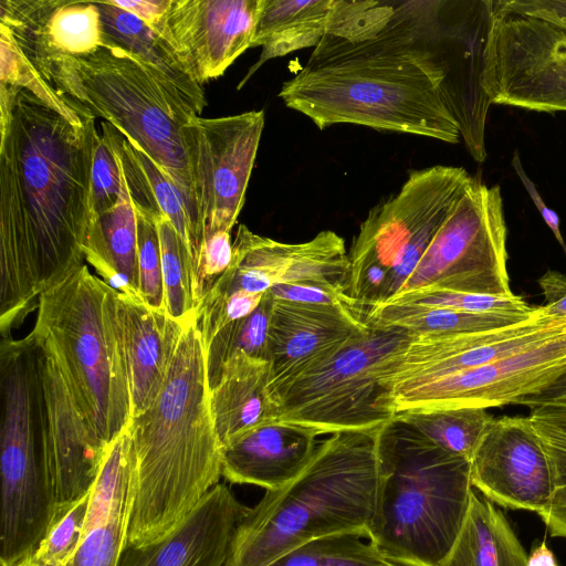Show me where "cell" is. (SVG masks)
I'll use <instances>...</instances> for the list:
<instances>
[{
  "label": "cell",
  "mask_w": 566,
  "mask_h": 566,
  "mask_svg": "<svg viewBox=\"0 0 566 566\" xmlns=\"http://www.w3.org/2000/svg\"><path fill=\"white\" fill-rule=\"evenodd\" d=\"M94 116L76 124L29 91L0 84V332L84 264Z\"/></svg>",
  "instance_id": "cell-1"
},
{
  "label": "cell",
  "mask_w": 566,
  "mask_h": 566,
  "mask_svg": "<svg viewBox=\"0 0 566 566\" xmlns=\"http://www.w3.org/2000/svg\"><path fill=\"white\" fill-rule=\"evenodd\" d=\"M394 2L389 23L373 39L325 34L279 97L319 129L354 124L457 144L461 134L440 94L442 78Z\"/></svg>",
  "instance_id": "cell-2"
},
{
  "label": "cell",
  "mask_w": 566,
  "mask_h": 566,
  "mask_svg": "<svg viewBox=\"0 0 566 566\" xmlns=\"http://www.w3.org/2000/svg\"><path fill=\"white\" fill-rule=\"evenodd\" d=\"M128 430L136 484L127 545L138 547L171 532L222 476L197 318L185 325L155 401Z\"/></svg>",
  "instance_id": "cell-3"
},
{
  "label": "cell",
  "mask_w": 566,
  "mask_h": 566,
  "mask_svg": "<svg viewBox=\"0 0 566 566\" xmlns=\"http://www.w3.org/2000/svg\"><path fill=\"white\" fill-rule=\"evenodd\" d=\"M376 431L333 433L295 479L265 491L238 525L226 566H269L333 534L367 538L377 482Z\"/></svg>",
  "instance_id": "cell-4"
},
{
  "label": "cell",
  "mask_w": 566,
  "mask_h": 566,
  "mask_svg": "<svg viewBox=\"0 0 566 566\" xmlns=\"http://www.w3.org/2000/svg\"><path fill=\"white\" fill-rule=\"evenodd\" d=\"M376 458L367 538L397 565L441 566L470 507V461L396 416L376 431Z\"/></svg>",
  "instance_id": "cell-5"
},
{
  "label": "cell",
  "mask_w": 566,
  "mask_h": 566,
  "mask_svg": "<svg viewBox=\"0 0 566 566\" xmlns=\"http://www.w3.org/2000/svg\"><path fill=\"white\" fill-rule=\"evenodd\" d=\"M32 331L55 359L80 412L108 446L132 420L119 291L83 264L40 295Z\"/></svg>",
  "instance_id": "cell-6"
},
{
  "label": "cell",
  "mask_w": 566,
  "mask_h": 566,
  "mask_svg": "<svg viewBox=\"0 0 566 566\" xmlns=\"http://www.w3.org/2000/svg\"><path fill=\"white\" fill-rule=\"evenodd\" d=\"M44 347L32 331L0 345V564L39 548L57 507L46 438Z\"/></svg>",
  "instance_id": "cell-7"
},
{
  "label": "cell",
  "mask_w": 566,
  "mask_h": 566,
  "mask_svg": "<svg viewBox=\"0 0 566 566\" xmlns=\"http://www.w3.org/2000/svg\"><path fill=\"white\" fill-rule=\"evenodd\" d=\"M45 81L95 118L134 139L165 170L189 210L196 259L202 238L187 126L195 116L175 104L136 57L113 44L60 62Z\"/></svg>",
  "instance_id": "cell-8"
},
{
  "label": "cell",
  "mask_w": 566,
  "mask_h": 566,
  "mask_svg": "<svg viewBox=\"0 0 566 566\" xmlns=\"http://www.w3.org/2000/svg\"><path fill=\"white\" fill-rule=\"evenodd\" d=\"M409 337L400 328L369 327L277 396L279 420L307 428L317 436L378 430L396 411L391 394L379 382L375 367Z\"/></svg>",
  "instance_id": "cell-9"
},
{
  "label": "cell",
  "mask_w": 566,
  "mask_h": 566,
  "mask_svg": "<svg viewBox=\"0 0 566 566\" xmlns=\"http://www.w3.org/2000/svg\"><path fill=\"white\" fill-rule=\"evenodd\" d=\"M473 179L462 167L413 170L395 196L369 211L348 253L347 294L360 312L380 304L389 273L406 250L440 229Z\"/></svg>",
  "instance_id": "cell-10"
},
{
  "label": "cell",
  "mask_w": 566,
  "mask_h": 566,
  "mask_svg": "<svg viewBox=\"0 0 566 566\" xmlns=\"http://www.w3.org/2000/svg\"><path fill=\"white\" fill-rule=\"evenodd\" d=\"M410 28L440 74V94L472 158H486L491 102L483 81L493 0L400 1Z\"/></svg>",
  "instance_id": "cell-11"
},
{
  "label": "cell",
  "mask_w": 566,
  "mask_h": 566,
  "mask_svg": "<svg viewBox=\"0 0 566 566\" xmlns=\"http://www.w3.org/2000/svg\"><path fill=\"white\" fill-rule=\"evenodd\" d=\"M506 261L501 189L473 179L396 295L440 289L511 296Z\"/></svg>",
  "instance_id": "cell-12"
},
{
  "label": "cell",
  "mask_w": 566,
  "mask_h": 566,
  "mask_svg": "<svg viewBox=\"0 0 566 566\" xmlns=\"http://www.w3.org/2000/svg\"><path fill=\"white\" fill-rule=\"evenodd\" d=\"M483 86L491 104L566 112V27L493 0Z\"/></svg>",
  "instance_id": "cell-13"
},
{
  "label": "cell",
  "mask_w": 566,
  "mask_h": 566,
  "mask_svg": "<svg viewBox=\"0 0 566 566\" xmlns=\"http://www.w3.org/2000/svg\"><path fill=\"white\" fill-rule=\"evenodd\" d=\"M187 126L203 240L216 231L231 232L238 220L264 128V112L195 116Z\"/></svg>",
  "instance_id": "cell-14"
},
{
  "label": "cell",
  "mask_w": 566,
  "mask_h": 566,
  "mask_svg": "<svg viewBox=\"0 0 566 566\" xmlns=\"http://www.w3.org/2000/svg\"><path fill=\"white\" fill-rule=\"evenodd\" d=\"M566 327V316L541 305L518 324L455 335H413L376 367L379 382L391 394L482 366L523 350Z\"/></svg>",
  "instance_id": "cell-15"
},
{
  "label": "cell",
  "mask_w": 566,
  "mask_h": 566,
  "mask_svg": "<svg viewBox=\"0 0 566 566\" xmlns=\"http://www.w3.org/2000/svg\"><path fill=\"white\" fill-rule=\"evenodd\" d=\"M566 370V327L523 350L392 395L407 409L501 407L535 394Z\"/></svg>",
  "instance_id": "cell-16"
},
{
  "label": "cell",
  "mask_w": 566,
  "mask_h": 566,
  "mask_svg": "<svg viewBox=\"0 0 566 566\" xmlns=\"http://www.w3.org/2000/svg\"><path fill=\"white\" fill-rule=\"evenodd\" d=\"M349 265L345 241L334 231H321L303 243H283L240 224L232 242L231 263L205 297L238 291L263 294L275 285L300 283L347 292Z\"/></svg>",
  "instance_id": "cell-17"
},
{
  "label": "cell",
  "mask_w": 566,
  "mask_h": 566,
  "mask_svg": "<svg viewBox=\"0 0 566 566\" xmlns=\"http://www.w3.org/2000/svg\"><path fill=\"white\" fill-rule=\"evenodd\" d=\"M470 468L472 486L492 503L538 515L551 503L552 460L530 416L492 418Z\"/></svg>",
  "instance_id": "cell-18"
},
{
  "label": "cell",
  "mask_w": 566,
  "mask_h": 566,
  "mask_svg": "<svg viewBox=\"0 0 566 566\" xmlns=\"http://www.w3.org/2000/svg\"><path fill=\"white\" fill-rule=\"evenodd\" d=\"M265 0H169L154 30L201 86L251 48Z\"/></svg>",
  "instance_id": "cell-19"
},
{
  "label": "cell",
  "mask_w": 566,
  "mask_h": 566,
  "mask_svg": "<svg viewBox=\"0 0 566 566\" xmlns=\"http://www.w3.org/2000/svg\"><path fill=\"white\" fill-rule=\"evenodd\" d=\"M368 331L355 313L273 298L268 358L274 400L292 382L327 363Z\"/></svg>",
  "instance_id": "cell-20"
},
{
  "label": "cell",
  "mask_w": 566,
  "mask_h": 566,
  "mask_svg": "<svg viewBox=\"0 0 566 566\" xmlns=\"http://www.w3.org/2000/svg\"><path fill=\"white\" fill-rule=\"evenodd\" d=\"M0 27L44 80L60 62L105 44L95 1L0 0Z\"/></svg>",
  "instance_id": "cell-21"
},
{
  "label": "cell",
  "mask_w": 566,
  "mask_h": 566,
  "mask_svg": "<svg viewBox=\"0 0 566 566\" xmlns=\"http://www.w3.org/2000/svg\"><path fill=\"white\" fill-rule=\"evenodd\" d=\"M249 509L219 483L171 532L148 545H127L118 566H226Z\"/></svg>",
  "instance_id": "cell-22"
},
{
  "label": "cell",
  "mask_w": 566,
  "mask_h": 566,
  "mask_svg": "<svg viewBox=\"0 0 566 566\" xmlns=\"http://www.w3.org/2000/svg\"><path fill=\"white\" fill-rule=\"evenodd\" d=\"M135 484V460L127 427L106 449L90 492L80 544L65 566H118L127 546Z\"/></svg>",
  "instance_id": "cell-23"
},
{
  "label": "cell",
  "mask_w": 566,
  "mask_h": 566,
  "mask_svg": "<svg viewBox=\"0 0 566 566\" xmlns=\"http://www.w3.org/2000/svg\"><path fill=\"white\" fill-rule=\"evenodd\" d=\"M43 347L48 448L62 505L91 491L108 446L80 412L55 359Z\"/></svg>",
  "instance_id": "cell-24"
},
{
  "label": "cell",
  "mask_w": 566,
  "mask_h": 566,
  "mask_svg": "<svg viewBox=\"0 0 566 566\" xmlns=\"http://www.w3.org/2000/svg\"><path fill=\"white\" fill-rule=\"evenodd\" d=\"M316 437L307 428L280 420L252 429L221 448L222 476L266 491L281 489L308 464Z\"/></svg>",
  "instance_id": "cell-25"
},
{
  "label": "cell",
  "mask_w": 566,
  "mask_h": 566,
  "mask_svg": "<svg viewBox=\"0 0 566 566\" xmlns=\"http://www.w3.org/2000/svg\"><path fill=\"white\" fill-rule=\"evenodd\" d=\"M119 307L134 418L158 396L186 324L120 292Z\"/></svg>",
  "instance_id": "cell-26"
},
{
  "label": "cell",
  "mask_w": 566,
  "mask_h": 566,
  "mask_svg": "<svg viewBox=\"0 0 566 566\" xmlns=\"http://www.w3.org/2000/svg\"><path fill=\"white\" fill-rule=\"evenodd\" d=\"M102 18L104 43L137 59L169 98L193 116L207 106L203 86L187 72L171 48L150 27L111 0L95 1Z\"/></svg>",
  "instance_id": "cell-27"
},
{
  "label": "cell",
  "mask_w": 566,
  "mask_h": 566,
  "mask_svg": "<svg viewBox=\"0 0 566 566\" xmlns=\"http://www.w3.org/2000/svg\"><path fill=\"white\" fill-rule=\"evenodd\" d=\"M268 360L237 353L222 367L210 390L216 432L221 448L237 437L277 421L279 405L271 394Z\"/></svg>",
  "instance_id": "cell-28"
},
{
  "label": "cell",
  "mask_w": 566,
  "mask_h": 566,
  "mask_svg": "<svg viewBox=\"0 0 566 566\" xmlns=\"http://www.w3.org/2000/svg\"><path fill=\"white\" fill-rule=\"evenodd\" d=\"M122 175L116 205L101 216L90 214L84 255L106 283L140 298L136 212L123 169Z\"/></svg>",
  "instance_id": "cell-29"
},
{
  "label": "cell",
  "mask_w": 566,
  "mask_h": 566,
  "mask_svg": "<svg viewBox=\"0 0 566 566\" xmlns=\"http://www.w3.org/2000/svg\"><path fill=\"white\" fill-rule=\"evenodd\" d=\"M101 127L119 159L133 202L150 213L165 214L187 243L195 261L192 220L174 181L134 139L107 122H102Z\"/></svg>",
  "instance_id": "cell-30"
},
{
  "label": "cell",
  "mask_w": 566,
  "mask_h": 566,
  "mask_svg": "<svg viewBox=\"0 0 566 566\" xmlns=\"http://www.w3.org/2000/svg\"><path fill=\"white\" fill-rule=\"evenodd\" d=\"M332 4L333 0H265L251 45L262 51L237 88L269 60L315 48L327 34Z\"/></svg>",
  "instance_id": "cell-31"
},
{
  "label": "cell",
  "mask_w": 566,
  "mask_h": 566,
  "mask_svg": "<svg viewBox=\"0 0 566 566\" xmlns=\"http://www.w3.org/2000/svg\"><path fill=\"white\" fill-rule=\"evenodd\" d=\"M441 566H527V555L504 514L473 491L463 526Z\"/></svg>",
  "instance_id": "cell-32"
},
{
  "label": "cell",
  "mask_w": 566,
  "mask_h": 566,
  "mask_svg": "<svg viewBox=\"0 0 566 566\" xmlns=\"http://www.w3.org/2000/svg\"><path fill=\"white\" fill-rule=\"evenodd\" d=\"M528 314L471 313L419 304H381L364 317L370 328L396 327L413 335H455L509 327L533 316Z\"/></svg>",
  "instance_id": "cell-33"
},
{
  "label": "cell",
  "mask_w": 566,
  "mask_h": 566,
  "mask_svg": "<svg viewBox=\"0 0 566 566\" xmlns=\"http://www.w3.org/2000/svg\"><path fill=\"white\" fill-rule=\"evenodd\" d=\"M151 214L160 241L165 311L174 319L187 324L197 318L200 306L195 261L170 220L163 213Z\"/></svg>",
  "instance_id": "cell-34"
},
{
  "label": "cell",
  "mask_w": 566,
  "mask_h": 566,
  "mask_svg": "<svg viewBox=\"0 0 566 566\" xmlns=\"http://www.w3.org/2000/svg\"><path fill=\"white\" fill-rule=\"evenodd\" d=\"M442 449L471 460L493 418L485 408L407 409L395 415Z\"/></svg>",
  "instance_id": "cell-35"
},
{
  "label": "cell",
  "mask_w": 566,
  "mask_h": 566,
  "mask_svg": "<svg viewBox=\"0 0 566 566\" xmlns=\"http://www.w3.org/2000/svg\"><path fill=\"white\" fill-rule=\"evenodd\" d=\"M272 304L273 297L268 291L253 313L224 326L206 347L210 390L217 386L223 365L237 353L269 361L268 331Z\"/></svg>",
  "instance_id": "cell-36"
},
{
  "label": "cell",
  "mask_w": 566,
  "mask_h": 566,
  "mask_svg": "<svg viewBox=\"0 0 566 566\" xmlns=\"http://www.w3.org/2000/svg\"><path fill=\"white\" fill-rule=\"evenodd\" d=\"M361 537L354 533L318 537L283 554L269 566H398Z\"/></svg>",
  "instance_id": "cell-37"
},
{
  "label": "cell",
  "mask_w": 566,
  "mask_h": 566,
  "mask_svg": "<svg viewBox=\"0 0 566 566\" xmlns=\"http://www.w3.org/2000/svg\"><path fill=\"white\" fill-rule=\"evenodd\" d=\"M0 84L24 88L48 106L73 123L83 124L87 116L81 107L54 90L33 67L12 40L0 27Z\"/></svg>",
  "instance_id": "cell-38"
},
{
  "label": "cell",
  "mask_w": 566,
  "mask_h": 566,
  "mask_svg": "<svg viewBox=\"0 0 566 566\" xmlns=\"http://www.w3.org/2000/svg\"><path fill=\"white\" fill-rule=\"evenodd\" d=\"M384 304H419L471 313L528 314L535 307L522 296H495L451 290L422 289L396 295ZM381 305V304H380Z\"/></svg>",
  "instance_id": "cell-39"
},
{
  "label": "cell",
  "mask_w": 566,
  "mask_h": 566,
  "mask_svg": "<svg viewBox=\"0 0 566 566\" xmlns=\"http://www.w3.org/2000/svg\"><path fill=\"white\" fill-rule=\"evenodd\" d=\"M394 1L333 0L327 34L359 42L375 38L389 23Z\"/></svg>",
  "instance_id": "cell-40"
},
{
  "label": "cell",
  "mask_w": 566,
  "mask_h": 566,
  "mask_svg": "<svg viewBox=\"0 0 566 566\" xmlns=\"http://www.w3.org/2000/svg\"><path fill=\"white\" fill-rule=\"evenodd\" d=\"M90 492L73 502L57 505L46 534L33 555L49 563L66 565L83 534Z\"/></svg>",
  "instance_id": "cell-41"
},
{
  "label": "cell",
  "mask_w": 566,
  "mask_h": 566,
  "mask_svg": "<svg viewBox=\"0 0 566 566\" xmlns=\"http://www.w3.org/2000/svg\"><path fill=\"white\" fill-rule=\"evenodd\" d=\"M133 205L137 220L140 298L148 306L165 311L161 250L157 224L151 213L134 202Z\"/></svg>",
  "instance_id": "cell-42"
},
{
  "label": "cell",
  "mask_w": 566,
  "mask_h": 566,
  "mask_svg": "<svg viewBox=\"0 0 566 566\" xmlns=\"http://www.w3.org/2000/svg\"><path fill=\"white\" fill-rule=\"evenodd\" d=\"M549 454L554 491L547 510L539 516L552 536L566 537V432L530 415Z\"/></svg>",
  "instance_id": "cell-43"
},
{
  "label": "cell",
  "mask_w": 566,
  "mask_h": 566,
  "mask_svg": "<svg viewBox=\"0 0 566 566\" xmlns=\"http://www.w3.org/2000/svg\"><path fill=\"white\" fill-rule=\"evenodd\" d=\"M123 175L118 158L107 138L96 129L91 171L90 213L101 216L112 209L120 195Z\"/></svg>",
  "instance_id": "cell-44"
},
{
  "label": "cell",
  "mask_w": 566,
  "mask_h": 566,
  "mask_svg": "<svg viewBox=\"0 0 566 566\" xmlns=\"http://www.w3.org/2000/svg\"><path fill=\"white\" fill-rule=\"evenodd\" d=\"M264 293L238 291L226 296L205 297L197 313V325L207 347L217 333L228 324L253 313Z\"/></svg>",
  "instance_id": "cell-45"
},
{
  "label": "cell",
  "mask_w": 566,
  "mask_h": 566,
  "mask_svg": "<svg viewBox=\"0 0 566 566\" xmlns=\"http://www.w3.org/2000/svg\"><path fill=\"white\" fill-rule=\"evenodd\" d=\"M231 232L216 231L203 238L195 259V273L200 303L232 260Z\"/></svg>",
  "instance_id": "cell-46"
},
{
  "label": "cell",
  "mask_w": 566,
  "mask_h": 566,
  "mask_svg": "<svg viewBox=\"0 0 566 566\" xmlns=\"http://www.w3.org/2000/svg\"><path fill=\"white\" fill-rule=\"evenodd\" d=\"M273 298L305 305L335 307L355 313L359 317L355 303L346 290L325 284L300 283L280 284L269 290ZM364 321V319H363Z\"/></svg>",
  "instance_id": "cell-47"
},
{
  "label": "cell",
  "mask_w": 566,
  "mask_h": 566,
  "mask_svg": "<svg viewBox=\"0 0 566 566\" xmlns=\"http://www.w3.org/2000/svg\"><path fill=\"white\" fill-rule=\"evenodd\" d=\"M509 10L566 27V0H501Z\"/></svg>",
  "instance_id": "cell-48"
},
{
  "label": "cell",
  "mask_w": 566,
  "mask_h": 566,
  "mask_svg": "<svg viewBox=\"0 0 566 566\" xmlns=\"http://www.w3.org/2000/svg\"><path fill=\"white\" fill-rule=\"evenodd\" d=\"M512 166L518 176L520 180L522 181V185L526 189L530 198L532 199L534 206L541 213L543 220L545 221L546 226L549 228V230L555 235L557 242L563 248L564 253L566 255V242L562 235L560 228H559V217L556 211L548 208L546 203L544 202L542 196L539 195L535 184L530 179L527 174L525 172L518 153L515 151L512 158Z\"/></svg>",
  "instance_id": "cell-49"
},
{
  "label": "cell",
  "mask_w": 566,
  "mask_h": 566,
  "mask_svg": "<svg viewBox=\"0 0 566 566\" xmlns=\"http://www.w3.org/2000/svg\"><path fill=\"white\" fill-rule=\"evenodd\" d=\"M538 284L544 295L543 306L549 314L566 316V275L547 270L539 279Z\"/></svg>",
  "instance_id": "cell-50"
},
{
  "label": "cell",
  "mask_w": 566,
  "mask_h": 566,
  "mask_svg": "<svg viewBox=\"0 0 566 566\" xmlns=\"http://www.w3.org/2000/svg\"><path fill=\"white\" fill-rule=\"evenodd\" d=\"M515 405L566 409V370L542 390L520 398Z\"/></svg>",
  "instance_id": "cell-51"
},
{
  "label": "cell",
  "mask_w": 566,
  "mask_h": 566,
  "mask_svg": "<svg viewBox=\"0 0 566 566\" xmlns=\"http://www.w3.org/2000/svg\"><path fill=\"white\" fill-rule=\"evenodd\" d=\"M111 2L134 14L155 30L161 22L169 0H111Z\"/></svg>",
  "instance_id": "cell-52"
},
{
  "label": "cell",
  "mask_w": 566,
  "mask_h": 566,
  "mask_svg": "<svg viewBox=\"0 0 566 566\" xmlns=\"http://www.w3.org/2000/svg\"><path fill=\"white\" fill-rule=\"evenodd\" d=\"M527 566H559L555 555L543 541L527 556Z\"/></svg>",
  "instance_id": "cell-53"
},
{
  "label": "cell",
  "mask_w": 566,
  "mask_h": 566,
  "mask_svg": "<svg viewBox=\"0 0 566 566\" xmlns=\"http://www.w3.org/2000/svg\"><path fill=\"white\" fill-rule=\"evenodd\" d=\"M531 415L541 418L566 432V409L548 407L534 408L532 409Z\"/></svg>",
  "instance_id": "cell-54"
},
{
  "label": "cell",
  "mask_w": 566,
  "mask_h": 566,
  "mask_svg": "<svg viewBox=\"0 0 566 566\" xmlns=\"http://www.w3.org/2000/svg\"><path fill=\"white\" fill-rule=\"evenodd\" d=\"M14 566H63V565L49 563V562L38 558L35 555H32V556L19 562Z\"/></svg>",
  "instance_id": "cell-55"
},
{
  "label": "cell",
  "mask_w": 566,
  "mask_h": 566,
  "mask_svg": "<svg viewBox=\"0 0 566 566\" xmlns=\"http://www.w3.org/2000/svg\"><path fill=\"white\" fill-rule=\"evenodd\" d=\"M398 566H400V565H398Z\"/></svg>",
  "instance_id": "cell-56"
}]
</instances>
